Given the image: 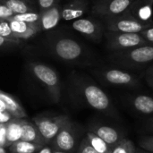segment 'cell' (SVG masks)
<instances>
[{
    "mask_svg": "<svg viewBox=\"0 0 153 153\" xmlns=\"http://www.w3.org/2000/svg\"><path fill=\"white\" fill-rule=\"evenodd\" d=\"M61 9L62 8L56 4L52 7L41 11L39 22L40 30H48L55 28L61 19Z\"/></svg>",
    "mask_w": 153,
    "mask_h": 153,
    "instance_id": "9a60e30c",
    "label": "cell"
},
{
    "mask_svg": "<svg viewBox=\"0 0 153 153\" xmlns=\"http://www.w3.org/2000/svg\"><path fill=\"white\" fill-rule=\"evenodd\" d=\"M0 36L9 38V39H15L7 20L0 21Z\"/></svg>",
    "mask_w": 153,
    "mask_h": 153,
    "instance_id": "4316f807",
    "label": "cell"
},
{
    "mask_svg": "<svg viewBox=\"0 0 153 153\" xmlns=\"http://www.w3.org/2000/svg\"><path fill=\"white\" fill-rule=\"evenodd\" d=\"M22 141L39 143V144H45L44 141L33 122H30L23 118L22 120Z\"/></svg>",
    "mask_w": 153,
    "mask_h": 153,
    "instance_id": "d6986e66",
    "label": "cell"
},
{
    "mask_svg": "<svg viewBox=\"0 0 153 153\" xmlns=\"http://www.w3.org/2000/svg\"><path fill=\"white\" fill-rule=\"evenodd\" d=\"M90 132H92L103 141H105L108 144L114 147L117 145L120 141H122L125 136L123 133L118 131L113 126L101 125V124H95L90 126Z\"/></svg>",
    "mask_w": 153,
    "mask_h": 153,
    "instance_id": "7c38bea8",
    "label": "cell"
},
{
    "mask_svg": "<svg viewBox=\"0 0 153 153\" xmlns=\"http://www.w3.org/2000/svg\"><path fill=\"white\" fill-rule=\"evenodd\" d=\"M109 60L116 66L127 70H145L153 63V45H144L134 48L111 52Z\"/></svg>",
    "mask_w": 153,
    "mask_h": 153,
    "instance_id": "7a4b0ae2",
    "label": "cell"
},
{
    "mask_svg": "<svg viewBox=\"0 0 153 153\" xmlns=\"http://www.w3.org/2000/svg\"><path fill=\"white\" fill-rule=\"evenodd\" d=\"M13 15L14 13L5 4H0V19L1 20H8L9 18H12Z\"/></svg>",
    "mask_w": 153,
    "mask_h": 153,
    "instance_id": "4dcf8cb0",
    "label": "cell"
},
{
    "mask_svg": "<svg viewBox=\"0 0 153 153\" xmlns=\"http://www.w3.org/2000/svg\"><path fill=\"white\" fill-rule=\"evenodd\" d=\"M36 153H53V148L50 144H44Z\"/></svg>",
    "mask_w": 153,
    "mask_h": 153,
    "instance_id": "d590c367",
    "label": "cell"
},
{
    "mask_svg": "<svg viewBox=\"0 0 153 153\" xmlns=\"http://www.w3.org/2000/svg\"><path fill=\"white\" fill-rule=\"evenodd\" d=\"M54 54L61 60L74 62L83 56V48L76 40L70 38H61L53 45Z\"/></svg>",
    "mask_w": 153,
    "mask_h": 153,
    "instance_id": "9c48e42d",
    "label": "cell"
},
{
    "mask_svg": "<svg viewBox=\"0 0 153 153\" xmlns=\"http://www.w3.org/2000/svg\"><path fill=\"white\" fill-rule=\"evenodd\" d=\"M50 145L54 150L75 153V149L77 147V135L74 125L71 119H69L61 128Z\"/></svg>",
    "mask_w": 153,
    "mask_h": 153,
    "instance_id": "30bf717a",
    "label": "cell"
},
{
    "mask_svg": "<svg viewBox=\"0 0 153 153\" xmlns=\"http://www.w3.org/2000/svg\"><path fill=\"white\" fill-rule=\"evenodd\" d=\"M3 4H5L14 14H21L29 12H33L32 8L23 0H0Z\"/></svg>",
    "mask_w": 153,
    "mask_h": 153,
    "instance_id": "603a6c76",
    "label": "cell"
},
{
    "mask_svg": "<svg viewBox=\"0 0 153 153\" xmlns=\"http://www.w3.org/2000/svg\"><path fill=\"white\" fill-rule=\"evenodd\" d=\"M7 21L9 22L10 28L13 33L14 38L18 39H29L40 30L39 23H30L13 19H8Z\"/></svg>",
    "mask_w": 153,
    "mask_h": 153,
    "instance_id": "4fadbf2b",
    "label": "cell"
},
{
    "mask_svg": "<svg viewBox=\"0 0 153 153\" xmlns=\"http://www.w3.org/2000/svg\"><path fill=\"white\" fill-rule=\"evenodd\" d=\"M39 18H40V13H38L36 12H29V13H21V14H14L12 18H9V19L22 21V22H30V23H39Z\"/></svg>",
    "mask_w": 153,
    "mask_h": 153,
    "instance_id": "d4e9b609",
    "label": "cell"
},
{
    "mask_svg": "<svg viewBox=\"0 0 153 153\" xmlns=\"http://www.w3.org/2000/svg\"><path fill=\"white\" fill-rule=\"evenodd\" d=\"M53 153H74V152H64V151H59V150H54V149H53Z\"/></svg>",
    "mask_w": 153,
    "mask_h": 153,
    "instance_id": "f35d334b",
    "label": "cell"
},
{
    "mask_svg": "<svg viewBox=\"0 0 153 153\" xmlns=\"http://www.w3.org/2000/svg\"><path fill=\"white\" fill-rule=\"evenodd\" d=\"M72 27L76 31L96 42H100L105 34L104 26L99 21L91 18L76 19L73 22Z\"/></svg>",
    "mask_w": 153,
    "mask_h": 153,
    "instance_id": "8fae6325",
    "label": "cell"
},
{
    "mask_svg": "<svg viewBox=\"0 0 153 153\" xmlns=\"http://www.w3.org/2000/svg\"><path fill=\"white\" fill-rule=\"evenodd\" d=\"M39 4L41 11H44L56 4V0H39Z\"/></svg>",
    "mask_w": 153,
    "mask_h": 153,
    "instance_id": "e575fe53",
    "label": "cell"
},
{
    "mask_svg": "<svg viewBox=\"0 0 153 153\" xmlns=\"http://www.w3.org/2000/svg\"><path fill=\"white\" fill-rule=\"evenodd\" d=\"M130 104L138 113L143 115L153 114V98L149 95L138 94L132 96Z\"/></svg>",
    "mask_w": 153,
    "mask_h": 153,
    "instance_id": "ac0fdd59",
    "label": "cell"
},
{
    "mask_svg": "<svg viewBox=\"0 0 153 153\" xmlns=\"http://www.w3.org/2000/svg\"><path fill=\"white\" fill-rule=\"evenodd\" d=\"M98 79L105 85L119 88H138L141 79L130 71L112 66H105L94 72Z\"/></svg>",
    "mask_w": 153,
    "mask_h": 153,
    "instance_id": "3957f363",
    "label": "cell"
},
{
    "mask_svg": "<svg viewBox=\"0 0 153 153\" xmlns=\"http://www.w3.org/2000/svg\"><path fill=\"white\" fill-rule=\"evenodd\" d=\"M135 153H152V152H150L144 151V150H143V149H141V148H136V150H135Z\"/></svg>",
    "mask_w": 153,
    "mask_h": 153,
    "instance_id": "74e56055",
    "label": "cell"
},
{
    "mask_svg": "<svg viewBox=\"0 0 153 153\" xmlns=\"http://www.w3.org/2000/svg\"><path fill=\"white\" fill-rule=\"evenodd\" d=\"M21 40L18 39H9L3 36H0V47L6 46V45H17L20 44Z\"/></svg>",
    "mask_w": 153,
    "mask_h": 153,
    "instance_id": "836d02e7",
    "label": "cell"
},
{
    "mask_svg": "<svg viewBox=\"0 0 153 153\" xmlns=\"http://www.w3.org/2000/svg\"><path fill=\"white\" fill-rule=\"evenodd\" d=\"M41 146L42 144L20 140L11 144L7 150L9 153H36L41 148Z\"/></svg>",
    "mask_w": 153,
    "mask_h": 153,
    "instance_id": "44dd1931",
    "label": "cell"
},
{
    "mask_svg": "<svg viewBox=\"0 0 153 153\" xmlns=\"http://www.w3.org/2000/svg\"><path fill=\"white\" fill-rule=\"evenodd\" d=\"M140 34L145 39V40L148 42V44L153 45V26L149 29L143 30Z\"/></svg>",
    "mask_w": 153,
    "mask_h": 153,
    "instance_id": "d6a6232c",
    "label": "cell"
},
{
    "mask_svg": "<svg viewBox=\"0 0 153 153\" xmlns=\"http://www.w3.org/2000/svg\"><path fill=\"white\" fill-rule=\"evenodd\" d=\"M76 153H98L94 149L93 147L90 144L89 141L87 140V138H83L80 144L78 145L77 148V152Z\"/></svg>",
    "mask_w": 153,
    "mask_h": 153,
    "instance_id": "83f0119b",
    "label": "cell"
},
{
    "mask_svg": "<svg viewBox=\"0 0 153 153\" xmlns=\"http://www.w3.org/2000/svg\"><path fill=\"white\" fill-rule=\"evenodd\" d=\"M70 119L66 115L56 117H38L33 118V123L37 126L45 144H50L61 128Z\"/></svg>",
    "mask_w": 153,
    "mask_h": 153,
    "instance_id": "52a82bcc",
    "label": "cell"
},
{
    "mask_svg": "<svg viewBox=\"0 0 153 153\" xmlns=\"http://www.w3.org/2000/svg\"><path fill=\"white\" fill-rule=\"evenodd\" d=\"M143 77L147 84L153 89V63L143 71Z\"/></svg>",
    "mask_w": 153,
    "mask_h": 153,
    "instance_id": "f546056e",
    "label": "cell"
},
{
    "mask_svg": "<svg viewBox=\"0 0 153 153\" xmlns=\"http://www.w3.org/2000/svg\"><path fill=\"white\" fill-rule=\"evenodd\" d=\"M86 138L89 141L90 144L93 147V149L98 153H111L113 147L108 144L105 141L100 138L98 135L93 134L92 132H87Z\"/></svg>",
    "mask_w": 153,
    "mask_h": 153,
    "instance_id": "7402d4cb",
    "label": "cell"
},
{
    "mask_svg": "<svg viewBox=\"0 0 153 153\" xmlns=\"http://www.w3.org/2000/svg\"><path fill=\"white\" fill-rule=\"evenodd\" d=\"M106 48L110 52L124 51L140 46L148 45V42L140 33H126L117 31L105 32Z\"/></svg>",
    "mask_w": 153,
    "mask_h": 153,
    "instance_id": "5b68a950",
    "label": "cell"
},
{
    "mask_svg": "<svg viewBox=\"0 0 153 153\" xmlns=\"http://www.w3.org/2000/svg\"><path fill=\"white\" fill-rule=\"evenodd\" d=\"M0 153H9V152H8V150L6 148L0 147Z\"/></svg>",
    "mask_w": 153,
    "mask_h": 153,
    "instance_id": "ab89813d",
    "label": "cell"
},
{
    "mask_svg": "<svg viewBox=\"0 0 153 153\" xmlns=\"http://www.w3.org/2000/svg\"><path fill=\"white\" fill-rule=\"evenodd\" d=\"M135 0H99L92 7V13L105 20L126 13Z\"/></svg>",
    "mask_w": 153,
    "mask_h": 153,
    "instance_id": "ba28073f",
    "label": "cell"
},
{
    "mask_svg": "<svg viewBox=\"0 0 153 153\" xmlns=\"http://www.w3.org/2000/svg\"><path fill=\"white\" fill-rule=\"evenodd\" d=\"M139 148L153 153V135L142 137L139 140Z\"/></svg>",
    "mask_w": 153,
    "mask_h": 153,
    "instance_id": "484cf974",
    "label": "cell"
},
{
    "mask_svg": "<svg viewBox=\"0 0 153 153\" xmlns=\"http://www.w3.org/2000/svg\"><path fill=\"white\" fill-rule=\"evenodd\" d=\"M136 147L128 138H124L112 149L111 153H135Z\"/></svg>",
    "mask_w": 153,
    "mask_h": 153,
    "instance_id": "cb8c5ba5",
    "label": "cell"
},
{
    "mask_svg": "<svg viewBox=\"0 0 153 153\" xmlns=\"http://www.w3.org/2000/svg\"><path fill=\"white\" fill-rule=\"evenodd\" d=\"M23 118H13L6 124V141L7 148L21 140L22 133Z\"/></svg>",
    "mask_w": 153,
    "mask_h": 153,
    "instance_id": "ffe728a7",
    "label": "cell"
},
{
    "mask_svg": "<svg viewBox=\"0 0 153 153\" xmlns=\"http://www.w3.org/2000/svg\"><path fill=\"white\" fill-rule=\"evenodd\" d=\"M0 100L4 103L5 109L14 118L27 117V113L20 102L13 95L0 90Z\"/></svg>",
    "mask_w": 153,
    "mask_h": 153,
    "instance_id": "e0dca14e",
    "label": "cell"
},
{
    "mask_svg": "<svg viewBox=\"0 0 153 153\" xmlns=\"http://www.w3.org/2000/svg\"><path fill=\"white\" fill-rule=\"evenodd\" d=\"M14 117L5 109L4 103L0 100V124H7L11 119Z\"/></svg>",
    "mask_w": 153,
    "mask_h": 153,
    "instance_id": "f1b7e54d",
    "label": "cell"
},
{
    "mask_svg": "<svg viewBox=\"0 0 153 153\" xmlns=\"http://www.w3.org/2000/svg\"><path fill=\"white\" fill-rule=\"evenodd\" d=\"M106 30L108 31L141 33L143 30L153 26V21H142L134 15L125 13L121 15L105 20Z\"/></svg>",
    "mask_w": 153,
    "mask_h": 153,
    "instance_id": "8992f818",
    "label": "cell"
},
{
    "mask_svg": "<svg viewBox=\"0 0 153 153\" xmlns=\"http://www.w3.org/2000/svg\"><path fill=\"white\" fill-rule=\"evenodd\" d=\"M147 128L148 130L153 134V118H152L148 123H147Z\"/></svg>",
    "mask_w": 153,
    "mask_h": 153,
    "instance_id": "8d00e7d4",
    "label": "cell"
},
{
    "mask_svg": "<svg viewBox=\"0 0 153 153\" xmlns=\"http://www.w3.org/2000/svg\"><path fill=\"white\" fill-rule=\"evenodd\" d=\"M88 9L87 0H73L61 9V18L65 21L76 20L82 16Z\"/></svg>",
    "mask_w": 153,
    "mask_h": 153,
    "instance_id": "5bb4252c",
    "label": "cell"
},
{
    "mask_svg": "<svg viewBox=\"0 0 153 153\" xmlns=\"http://www.w3.org/2000/svg\"><path fill=\"white\" fill-rule=\"evenodd\" d=\"M0 147L7 149L6 141V124H0Z\"/></svg>",
    "mask_w": 153,
    "mask_h": 153,
    "instance_id": "1f68e13d",
    "label": "cell"
},
{
    "mask_svg": "<svg viewBox=\"0 0 153 153\" xmlns=\"http://www.w3.org/2000/svg\"><path fill=\"white\" fill-rule=\"evenodd\" d=\"M152 5L153 0H135L126 13L142 21L151 22Z\"/></svg>",
    "mask_w": 153,
    "mask_h": 153,
    "instance_id": "2e32d148",
    "label": "cell"
},
{
    "mask_svg": "<svg viewBox=\"0 0 153 153\" xmlns=\"http://www.w3.org/2000/svg\"><path fill=\"white\" fill-rule=\"evenodd\" d=\"M30 68L34 77L44 86L50 99L55 103H58L62 92L61 82L57 73L48 65L40 63H30Z\"/></svg>",
    "mask_w": 153,
    "mask_h": 153,
    "instance_id": "277c9868",
    "label": "cell"
},
{
    "mask_svg": "<svg viewBox=\"0 0 153 153\" xmlns=\"http://www.w3.org/2000/svg\"><path fill=\"white\" fill-rule=\"evenodd\" d=\"M75 84L82 99L90 108L110 117L119 118V112L112 100L95 82L88 78L82 77L76 80Z\"/></svg>",
    "mask_w": 153,
    "mask_h": 153,
    "instance_id": "6da1fadb",
    "label": "cell"
}]
</instances>
